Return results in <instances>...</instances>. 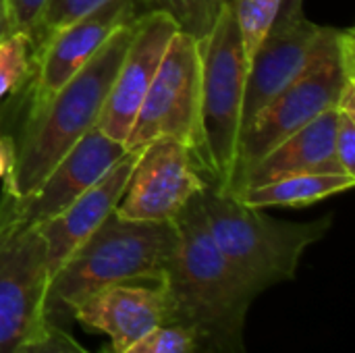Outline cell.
Wrapping results in <instances>:
<instances>
[{
	"instance_id": "6da1fadb",
	"label": "cell",
	"mask_w": 355,
	"mask_h": 353,
	"mask_svg": "<svg viewBox=\"0 0 355 353\" xmlns=\"http://www.w3.org/2000/svg\"><path fill=\"white\" fill-rule=\"evenodd\" d=\"M200 193L173 221L177 243L164 270L162 325L183 329L191 337V353H248L245 320L256 298L216 248Z\"/></svg>"
},
{
	"instance_id": "7a4b0ae2",
	"label": "cell",
	"mask_w": 355,
	"mask_h": 353,
	"mask_svg": "<svg viewBox=\"0 0 355 353\" xmlns=\"http://www.w3.org/2000/svg\"><path fill=\"white\" fill-rule=\"evenodd\" d=\"M135 21L119 27L94 58L69 79L42 108L25 114L15 164L2 179V193L12 200L33 193L56 162L98 125L121 60L133 37Z\"/></svg>"
},
{
	"instance_id": "3957f363",
	"label": "cell",
	"mask_w": 355,
	"mask_h": 353,
	"mask_svg": "<svg viewBox=\"0 0 355 353\" xmlns=\"http://www.w3.org/2000/svg\"><path fill=\"white\" fill-rule=\"evenodd\" d=\"M200 204L216 248L254 298L293 281L304 254L333 225L331 216L308 223L272 218L210 183L200 193Z\"/></svg>"
},
{
	"instance_id": "277c9868",
	"label": "cell",
	"mask_w": 355,
	"mask_h": 353,
	"mask_svg": "<svg viewBox=\"0 0 355 353\" xmlns=\"http://www.w3.org/2000/svg\"><path fill=\"white\" fill-rule=\"evenodd\" d=\"M177 243L175 223H137L114 212L50 279L46 316L71 318V310L92 293L141 279H162Z\"/></svg>"
},
{
	"instance_id": "5b68a950",
	"label": "cell",
	"mask_w": 355,
	"mask_h": 353,
	"mask_svg": "<svg viewBox=\"0 0 355 353\" xmlns=\"http://www.w3.org/2000/svg\"><path fill=\"white\" fill-rule=\"evenodd\" d=\"M200 46V137L196 156L208 183L227 193L235 173L248 58L229 0Z\"/></svg>"
},
{
	"instance_id": "8992f818",
	"label": "cell",
	"mask_w": 355,
	"mask_h": 353,
	"mask_svg": "<svg viewBox=\"0 0 355 353\" xmlns=\"http://www.w3.org/2000/svg\"><path fill=\"white\" fill-rule=\"evenodd\" d=\"M352 81H355L354 29L333 27L327 44L300 73V77H295L241 131L237 144L235 173L227 193H233L241 177L279 141H283L322 112L337 108L343 89Z\"/></svg>"
},
{
	"instance_id": "52a82bcc",
	"label": "cell",
	"mask_w": 355,
	"mask_h": 353,
	"mask_svg": "<svg viewBox=\"0 0 355 353\" xmlns=\"http://www.w3.org/2000/svg\"><path fill=\"white\" fill-rule=\"evenodd\" d=\"M200 137V46L177 31L158 73L135 114L125 150H141L156 139H177L193 152Z\"/></svg>"
},
{
	"instance_id": "ba28073f",
	"label": "cell",
	"mask_w": 355,
	"mask_h": 353,
	"mask_svg": "<svg viewBox=\"0 0 355 353\" xmlns=\"http://www.w3.org/2000/svg\"><path fill=\"white\" fill-rule=\"evenodd\" d=\"M48 287L46 246L37 229L0 216V353H21L48 320Z\"/></svg>"
},
{
	"instance_id": "9c48e42d",
	"label": "cell",
	"mask_w": 355,
	"mask_h": 353,
	"mask_svg": "<svg viewBox=\"0 0 355 353\" xmlns=\"http://www.w3.org/2000/svg\"><path fill=\"white\" fill-rule=\"evenodd\" d=\"M206 185L187 144L156 139L139 150L114 214L137 223H171Z\"/></svg>"
},
{
	"instance_id": "30bf717a",
	"label": "cell",
	"mask_w": 355,
	"mask_h": 353,
	"mask_svg": "<svg viewBox=\"0 0 355 353\" xmlns=\"http://www.w3.org/2000/svg\"><path fill=\"white\" fill-rule=\"evenodd\" d=\"M125 152L123 144L94 127L56 162L33 193L21 200L0 193V214L12 225L35 227L56 216L85 189L96 185Z\"/></svg>"
},
{
	"instance_id": "8fae6325",
	"label": "cell",
	"mask_w": 355,
	"mask_h": 353,
	"mask_svg": "<svg viewBox=\"0 0 355 353\" xmlns=\"http://www.w3.org/2000/svg\"><path fill=\"white\" fill-rule=\"evenodd\" d=\"M135 19L137 15L131 2L112 0L58 29L31 58L27 112L42 108L69 79H73L94 58V54L119 27Z\"/></svg>"
},
{
	"instance_id": "7c38bea8",
	"label": "cell",
	"mask_w": 355,
	"mask_h": 353,
	"mask_svg": "<svg viewBox=\"0 0 355 353\" xmlns=\"http://www.w3.org/2000/svg\"><path fill=\"white\" fill-rule=\"evenodd\" d=\"M331 31L333 27L318 25L306 15L287 25L270 27L268 35L262 40L248 64L241 106V131L295 77H300V73L322 50Z\"/></svg>"
},
{
	"instance_id": "4fadbf2b",
	"label": "cell",
	"mask_w": 355,
	"mask_h": 353,
	"mask_svg": "<svg viewBox=\"0 0 355 353\" xmlns=\"http://www.w3.org/2000/svg\"><path fill=\"white\" fill-rule=\"evenodd\" d=\"M177 31V23L166 12H148L135 19L133 37L96 125L114 141L125 146L135 114L158 73L168 42Z\"/></svg>"
},
{
	"instance_id": "5bb4252c",
	"label": "cell",
	"mask_w": 355,
	"mask_h": 353,
	"mask_svg": "<svg viewBox=\"0 0 355 353\" xmlns=\"http://www.w3.org/2000/svg\"><path fill=\"white\" fill-rule=\"evenodd\" d=\"M164 316V277L108 285L71 310V318L87 331L102 333L110 339L112 353L125 352L141 335L162 325Z\"/></svg>"
},
{
	"instance_id": "9a60e30c",
	"label": "cell",
	"mask_w": 355,
	"mask_h": 353,
	"mask_svg": "<svg viewBox=\"0 0 355 353\" xmlns=\"http://www.w3.org/2000/svg\"><path fill=\"white\" fill-rule=\"evenodd\" d=\"M139 150H127L125 156L89 189L73 200L56 216L35 225L46 246L50 279L62 264L89 239V235L116 210L123 198L129 175L135 166Z\"/></svg>"
},
{
	"instance_id": "2e32d148",
	"label": "cell",
	"mask_w": 355,
	"mask_h": 353,
	"mask_svg": "<svg viewBox=\"0 0 355 353\" xmlns=\"http://www.w3.org/2000/svg\"><path fill=\"white\" fill-rule=\"evenodd\" d=\"M335 119L337 108H331L279 141L241 177L229 196H235L243 187L260 185L295 173H345L335 156Z\"/></svg>"
},
{
	"instance_id": "e0dca14e",
	"label": "cell",
	"mask_w": 355,
	"mask_h": 353,
	"mask_svg": "<svg viewBox=\"0 0 355 353\" xmlns=\"http://www.w3.org/2000/svg\"><path fill=\"white\" fill-rule=\"evenodd\" d=\"M355 185L354 175L347 173H295L260 185L243 187L233 198L252 208H304L327 198L343 193Z\"/></svg>"
},
{
	"instance_id": "ac0fdd59",
	"label": "cell",
	"mask_w": 355,
	"mask_h": 353,
	"mask_svg": "<svg viewBox=\"0 0 355 353\" xmlns=\"http://www.w3.org/2000/svg\"><path fill=\"white\" fill-rule=\"evenodd\" d=\"M225 0H133L135 15L166 12L179 27V31L202 42L210 31Z\"/></svg>"
},
{
	"instance_id": "d6986e66",
	"label": "cell",
	"mask_w": 355,
	"mask_h": 353,
	"mask_svg": "<svg viewBox=\"0 0 355 353\" xmlns=\"http://www.w3.org/2000/svg\"><path fill=\"white\" fill-rule=\"evenodd\" d=\"M248 64L277 21L281 0H229Z\"/></svg>"
},
{
	"instance_id": "ffe728a7",
	"label": "cell",
	"mask_w": 355,
	"mask_h": 353,
	"mask_svg": "<svg viewBox=\"0 0 355 353\" xmlns=\"http://www.w3.org/2000/svg\"><path fill=\"white\" fill-rule=\"evenodd\" d=\"M106 2H112V0H48L42 15L35 21V25L27 33L29 44H31V58L44 48V44L58 29L67 27L69 23H73L85 15H89L92 10L104 6ZM125 2L133 4V0H125ZM133 8H135V4H133Z\"/></svg>"
},
{
	"instance_id": "44dd1931",
	"label": "cell",
	"mask_w": 355,
	"mask_h": 353,
	"mask_svg": "<svg viewBox=\"0 0 355 353\" xmlns=\"http://www.w3.org/2000/svg\"><path fill=\"white\" fill-rule=\"evenodd\" d=\"M31 75V44L27 33H8L0 42V102Z\"/></svg>"
},
{
	"instance_id": "7402d4cb",
	"label": "cell",
	"mask_w": 355,
	"mask_h": 353,
	"mask_svg": "<svg viewBox=\"0 0 355 353\" xmlns=\"http://www.w3.org/2000/svg\"><path fill=\"white\" fill-rule=\"evenodd\" d=\"M335 156L345 173L355 175V81L347 83L337 104Z\"/></svg>"
},
{
	"instance_id": "603a6c76",
	"label": "cell",
	"mask_w": 355,
	"mask_h": 353,
	"mask_svg": "<svg viewBox=\"0 0 355 353\" xmlns=\"http://www.w3.org/2000/svg\"><path fill=\"white\" fill-rule=\"evenodd\" d=\"M191 337L173 325H158L121 353H191Z\"/></svg>"
},
{
	"instance_id": "cb8c5ba5",
	"label": "cell",
	"mask_w": 355,
	"mask_h": 353,
	"mask_svg": "<svg viewBox=\"0 0 355 353\" xmlns=\"http://www.w3.org/2000/svg\"><path fill=\"white\" fill-rule=\"evenodd\" d=\"M21 353H92L87 352L71 333L52 320H46L42 329L23 345Z\"/></svg>"
},
{
	"instance_id": "d4e9b609",
	"label": "cell",
	"mask_w": 355,
	"mask_h": 353,
	"mask_svg": "<svg viewBox=\"0 0 355 353\" xmlns=\"http://www.w3.org/2000/svg\"><path fill=\"white\" fill-rule=\"evenodd\" d=\"M8 2V29L10 33H29L42 15L48 0H6Z\"/></svg>"
},
{
	"instance_id": "484cf974",
	"label": "cell",
	"mask_w": 355,
	"mask_h": 353,
	"mask_svg": "<svg viewBox=\"0 0 355 353\" xmlns=\"http://www.w3.org/2000/svg\"><path fill=\"white\" fill-rule=\"evenodd\" d=\"M15 164V139L4 133L2 121H0V181L10 173Z\"/></svg>"
},
{
	"instance_id": "4316f807",
	"label": "cell",
	"mask_w": 355,
	"mask_h": 353,
	"mask_svg": "<svg viewBox=\"0 0 355 353\" xmlns=\"http://www.w3.org/2000/svg\"><path fill=\"white\" fill-rule=\"evenodd\" d=\"M300 17H304V0H281V8H279L275 25H287Z\"/></svg>"
},
{
	"instance_id": "83f0119b",
	"label": "cell",
	"mask_w": 355,
	"mask_h": 353,
	"mask_svg": "<svg viewBox=\"0 0 355 353\" xmlns=\"http://www.w3.org/2000/svg\"><path fill=\"white\" fill-rule=\"evenodd\" d=\"M10 33L8 29V2L0 0V42Z\"/></svg>"
}]
</instances>
